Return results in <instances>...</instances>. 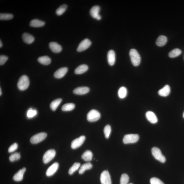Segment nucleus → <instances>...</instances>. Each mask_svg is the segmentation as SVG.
<instances>
[{
  "mask_svg": "<svg viewBox=\"0 0 184 184\" xmlns=\"http://www.w3.org/2000/svg\"><path fill=\"white\" fill-rule=\"evenodd\" d=\"M18 87L20 90L23 91L26 90L29 85V80L28 77L23 75L20 77L18 83Z\"/></svg>",
  "mask_w": 184,
  "mask_h": 184,
  "instance_id": "nucleus-1",
  "label": "nucleus"
},
{
  "mask_svg": "<svg viewBox=\"0 0 184 184\" xmlns=\"http://www.w3.org/2000/svg\"><path fill=\"white\" fill-rule=\"evenodd\" d=\"M130 56L132 64L135 67L139 66L140 64L141 58L137 51L134 49H131Z\"/></svg>",
  "mask_w": 184,
  "mask_h": 184,
  "instance_id": "nucleus-2",
  "label": "nucleus"
},
{
  "mask_svg": "<svg viewBox=\"0 0 184 184\" xmlns=\"http://www.w3.org/2000/svg\"><path fill=\"white\" fill-rule=\"evenodd\" d=\"M139 139V136L138 134H127L123 138V142L124 144L135 143L137 142Z\"/></svg>",
  "mask_w": 184,
  "mask_h": 184,
  "instance_id": "nucleus-3",
  "label": "nucleus"
},
{
  "mask_svg": "<svg viewBox=\"0 0 184 184\" xmlns=\"http://www.w3.org/2000/svg\"><path fill=\"white\" fill-rule=\"evenodd\" d=\"M152 154L155 159L162 163H164L166 161V158L159 148L156 147L152 148Z\"/></svg>",
  "mask_w": 184,
  "mask_h": 184,
  "instance_id": "nucleus-4",
  "label": "nucleus"
},
{
  "mask_svg": "<svg viewBox=\"0 0 184 184\" xmlns=\"http://www.w3.org/2000/svg\"><path fill=\"white\" fill-rule=\"evenodd\" d=\"M100 117V113L98 111L95 110H90L87 115V120L90 122H95L99 120Z\"/></svg>",
  "mask_w": 184,
  "mask_h": 184,
  "instance_id": "nucleus-5",
  "label": "nucleus"
},
{
  "mask_svg": "<svg viewBox=\"0 0 184 184\" xmlns=\"http://www.w3.org/2000/svg\"><path fill=\"white\" fill-rule=\"evenodd\" d=\"M47 134L45 132L39 133L31 138L30 141L32 144H37L44 140L47 137Z\"/></svg>",
  "mask_w": 184,
  "mask_h": 184,
  "instance_id": "nucleus-6",
  "label": "nucleus"
},
{
  "mask_svg": "<svg viewBox=\"0 0 184 184\" xmlns=\"http://www.w3.org/2000/svg\"><path fill=\"white\" fill-rule=\"evenodd\" d=\"M56 152L54 150H47L44 154L43 157V161L45 164H47L54 159L56 155Z\"/></svg>",
  "mask_w": 184,
  "mask_h": 184,
  "instance_id": "nucleus-7",
  "label": "nucleus"
},
{
  "mask_svg": "<svg viewBox=\"0 0 184 184\" xmlns=\"http://www.w3.org/2000/svg\"><path fill=\"white\" fill-rule=\"evenodd\" d=\"M100 181L101 184H112L111 177L108 171L104 170L101 173Z\"/></svg>",
  "mask_w": 184,
  "mask_h": 184,
  "instance_id": "nucleus-8",
  "label": "nucleus"
},
{
  "mask_svg": "<svg viewBox=\"0 0 184 184\" xmlns=\"http://www.w3.org/2000/svg\"><path fill=\"white\" fill-rule=\"evenodd\" d=\"M86 137L85 136H81L80 137L74 140L71 143V147L72 148L76 149L82 146L85 141Z\"/></svg>",
  "mask_w": 184,
  "mask_h": 184,
  "instance_id": "nucleus-9",
  "label": "nucleus"
},
{
  "mask_svg": "<svg viewBox=\"0 0 184 184\" xmlns=\"http://www.w3.org/2000/svg\"><path fill=\"white\" fill-rule=\"evenodd\" d=\"M91 45V42L88 39H86L80 42L77 50L78 52H82L88 48Z\"/></svg>",
  "mask_w": 184,
  "mask_h": 184,
  "instance_id": "nucleus-10",
  "label": "nucleus"
},
{
  "mask_svg": "<svg viewBox=\"0 0 184 184\" xmlns=\"http://www.w3.org/2000/svg\"><path fill=\"white\" fill-rule=\"evenodd\" d=\"M100 7L98 5L94 6L90 10V14L93 18H96L98 20L101 19V16L99 14V12L100 11Z\"/></svg>",
  "mask_w": 184,
  "mask_h": 184,
  "instance_id": "nucleus-11",
  "label": "nucleus"
},
{
  "mask_svg": "<svg viewBox=\"0 0 184 184\" xmlns=\"http://www.w3.org/2000/svg\"><path fill=\"white\" fill-rule=\"evenodd\" d=\"M59 164L57 162L53 163L49 167L46 172V175L47 177H50L53 175L59 168Z\"/></svg>",
  "mask_w": 184,
  "mask_h": 184,
  "instance_id": "nucleus-12",
  "label": "nucleus"
},
{
  "mask_svg": "<svg viewBox=\"0 0 184 184\" xmlns=\"http://www.w3.org/2000/svg\"><path fill=\"white\" fill-rule=\"evenodd\" d=\"M49 46L51 51L55 53H60L62 50V46L56 42H50L49 44Z\"/></svg>",
  "mask_w": 184,
  "mask_h": 184,
  "instance_id": "nucleus-13",
  "label": "nucleus"
},
{
  "mask_svg": "<svg viewBox=\"0 0 184 184\" xmlns=\"http://www.w3.org/2000/svg\"><path fill=\"white\" fill-rule=\"evenodd\" d=\"M68 69L67 67H62L58 69L54 73V76L57 78H63L67 73Z\"/></svg>",
  "mask_w": 184,
  "mask_h": 184,
  "instance_id": "nucleus-14",
  "label": "nucleus"
},
{
  "mask_svg": "<svg viewBox=\"0 0 184 184\" xmlns=\"http://www.w3.org/2000/svg\"><path fill=\"white\" fill-rule=\"evenodd\" d=\"M146 116L147 119L152 124H156L158 122L157 117L154 112L150 111L147 112Z\"/></svg>",
  "mask_w": 184,
  "mask_h": 184,
  "instance_id": "nucleus-15",
  "label": "nucleus"
},
{
  "mask_svg": "<svg viewBox=\"0 0 184 184\" xmlns=\"http://www.w3.org/2000/svg\"><path fill=\"white\" fill-rule=\"evenodd\" d=\"M89 88L87 87H80L75 88L73 92L75 94L77 95H83L89 93Z\"/></svg>",
  "mask_w": 184,
  "mask_h": 184,
  "instance_id": "nucleus-16",
  "label": "nucleus"
},
{
  "mask_svg": "<svg viewBox=\"0 0 184 184\" xmlns=\"http://www.w3.org/2000/svg\"><path fill=\"white\" fill-rule=\"evenodd\" d=\"M26 170V168L24 167L22 169L20 170L14 175L13 178L14 181H20L23 180L24 174Z\"/></svg>",
  "mask_w": 184,
  "mask_h": 184,
  "instance_id": "nucleus-17",
  "label": "nucleus"
},
{
  "mask_svg": "<svg viewBox=\"0 0 184 184\" xmlns=\"http://www.w3.org/2000/svg\"><path fill=\"white\" fill-rule=\"evenodd\" d=\"M116 60L115 54L113 50L108 51V64L110 66H113L115 64Z\"/></svg>",
  "mask_w": 184,
  "mask_h": 184,
  "instance_id": "nucleus-18",
  "label": "nucleus"
},
{
  "mask_svg": "<svg viewBox=\"0 0 184 184\" xmlns=\"http://www.w3.org/2000/svg\"><path fill=\"white\" fill-rule=\"evenodd\" d=\"M170 88L168 85H166L164 87L160 90L158 91V94L162 97H166L170 94Z\"/></svg>",
  "mask_w": 184,
  "mask_h": 184,
  "instance_id": "nucleus-19",
  "label": "nucleus"
},
{
  "mask_svg": "<svg viewBox=\"0 0 184 184\" xmlns=\"http://www.w3.org/2000/svg\"><path fill=\"white\" fill-rule=\"evenodd\" d=\"M22 38L24 41L28 44L32 43L34 40V37L27 33H24L23 34Z\"/></svg>",
  "mask_w": 184,
  "mask_h": 184,
  "instance_id": "nucleus-20",
  "label": "nucleus"
},
{
  "mask_svg": "<svg viewBox=\"0 0 184 184\" xmlns=\"http://www.w3.org/2000/svg\"><path fill=\"white\" fill-rule=\"evenodd\" d=\"M45 24V22L38 19L32 20L30 22V26L34 27H40L44 26Z\"/></svg>",
  "mask_w": 184,
  "mask_h": 184,
  "instance_id": "nucleus-21",
  "label": "nucleus"
},
{
  "mask_svg": "<svg viewBox=\"0 0 184 184\" xmlns=\"http://www.w3.org/2000/svg\"><path fill=\"white\" fill-rule=\"evenodd\" d=\"M88 66L86 64H82L78 66L75 69L74 72L76 74H80L85 72L88 70Z\"/></svg>",
  "mask_w": 184,
  "mask_h": 184,
  "instance_id": "nucleus-22",
  "label": "nucleus"
},
{
  "mask_svg": "<svg viewBox=\"0 0 184 184\" xmlns=\"http://www.w3.org/2000/svg\"><path fill=\"white\" fill-rule=\"evenodd\" d=\"M38 61L40 64L45 65H49L51 62V59L47 56L39 57L38 59Z\"/></svg>",
  "mask_w": 184,
  "mask_h": 184,
  "instance_id": "nucleus-23",
  "label": "nucleus"
},
{
  "mask_svg": "<svg viewBox=\"0 0 184 184\" xmlns=\"http://www.w3.org/2000/svg\"><path fill=\"white\" fill-rule=\"evenodd\" d=\"M166 37L163 35L160 36L156 40V45L159 47H162L166 44L167 42Z\"/></svg>",
  "mask_w": 184,
  "mask_h": 184,
  "instance_id": "nucleus-24",
  "label": "nucleus"
},
{
  "mask_svg": "<svg viewBox=\"0 0 184 184\" xmlns=\"http://www.w3.org/2000/svg\"><path fill=\"white\" fill-rule=\"evenodd\" d=\"M93 154L91 151L87 150L85 152L82 156V158L85 161H91L93 158Z\"/></svg>",
  "mask_w": 184,
  "mask_h": 184,
  "instance_id": "nucleus-25",
  "label": "nucleus"
},
{
  "mask_svg": "<svg viewBox=\"0 0 184 184\" xmlns=\"http://www.w3.org/2000/svg\"><path fill=\"white\" fill-rule=\"evenodd\" d=\"M62 101V99L59 98L53 101L50 104V108L53 111H55L57 109V108L59 106L60 103Z\"/></svg>",
  "mask_w": 184,
  "mask_h": 184,
  "instance_id": "nucleus-26",
  "label": "nucleus"
},
{
  "mask_svg": "<svg viewBox=\"0 0 184 184\" xmlns=\"http://www.w3.org/2000/svg\"><path fill=\"white\" fill-rule=\"evenodd\" d=\"M92 167H93V165L91 163L84 164L81 166L80 170L79 171V173L80 174H83L85 170H90Z\"/></svg>",
  "mask_w": 184,
  "mask_h": 184,
  "instance_id": "nucleus-27",
  "label": "nucleus"
},
{
  "mask_svg": "<svg viewBox=\"0 0 184 184\" xmlns=\"http://www.w3.org/2000/svg\"><path fill=\"white\" fill-rule=\"evenodd\" d=\"M75 107L74 104L72 103H68L64 105L62 107V110L63 111H70L73 110Z\"/></svg>",
  "mask_w": 184,
  "mask_h": 184,
  "instance_id": "nucleus-28",
  "label": "nucleus"
},
{
  "mask_svg": "<svg viewBox=\"0 0 184 184\" xmlns=\"http://www.w3.org/2000/svg\"><path fill=\"white\" fill-rule=\"evenodd\" d=\"M127 90L124 87H122L119 88L118 91V95L119 98L124 99L127 95Z\"/></svg>",
  "mask_w": 184,
  "mask_h": 184,
  "instance_id": "nucleus-29",
  "label": "nucleus"
},
{
  "mask_svg": "<svg viewBox=\"0 0 184 184\" xmlns=\"http://www.w3.org/2000/svg\"><path fill=\"white\" fill-rule=\"evenodd\" d=\"M181 50L179 49L176 48L171 51L169 53L168 55L170 58H174L179 56V55L181 54Z\"/></svg>",
  "mask_w": 184,
  "mask_h": 184,
  "instance_id": "nucleus-30",
  "label": "nucleus"
},
{
  "mask_svg": "<svg viewBox=\"0 0 184 184\" xmlns=\"http://www.w3.org/2000/svg\"><path fill=\"white\" fill-rule=\"evenodd\" d=\"M67 8V5L66 4L62 5L57 9L56 14L58 16L62 15L65 12Z\"/></svg>",
  "mask_w": 184,
  "mask_h": 184,
  "instance_id": "nucleus-31",
  "label": "nucleus"
},
{
  "mask_svg": "<svg viewBox=\"0 0 184 184\" xmlns=\"http://www.w3.org/2000/svg\"><path fill=\"white\" fill-rule=\"evenodd\" d=\"M80 164L79 163H75L69 169V174L70 175H72L75 171L78 170L80 167Z\"/></svg>",
  "mask_w": 184,
  "mask_h": 184,
  "instance_id": "nucleus-32",
  "label": "nucleus"
},
{
  "mask_svg": "<svg viewBox=\"0 0 184 184\" xmlns=\"http://www.w3.org/2000/svg\"><path fill=\"white\" fill-rule=\"evenodd\" d=\"M14 18L13 15L9 14H0L1 20H12Z\"/></svg>",
  "mask_w": 184,
  "mask_h": 184,
  "instance_id": "nucleus-33",
  "label": "nucleus"
},
{
  "mask_svg": "<svg viewBox=\"0 0 184 184\" xmlns=\"http://www.w3.org/2000/svg\"><path fill=\"white\" fill-rule=\"evenodd\" d=\"M21 156L19 153L16 152L13 154L9 156V159L11 162H14L20 159Z\"/></svg>",
  "mask_w": 184,
  "mask_h": 184,
  "instance_id": "nucleus-34",
  "label": "nucleus"
},
{
  "mask_svg": "<svg viewBox=\"0 0 184 184\" xmlns=\"http://www.w3.org/2000/svg\"><path fill=\"white\" fill-rule=\"evenodd\" d=\"M129 178L127 174H122L121 175L120 179V184H128Z\"/></svg>",
  "mask_w": 184,
  "mask_h": 184,
  "instance_id": "nucleus-35",
  "label": "nucleus"
},
{
  "mask_svg": "<svg viewBox=\"0 0 184 184\" xmlns=\"http://www.w3.org/2000/svg\"><path fill=\"white\" fill-rule=\"evenodd\" d=\"M111 132V127L110 125H107L105 127L104 129V132L105 136V137L106 139H108L109 138L110 133Z\"/></svg>",
  "mask_w": 184,
  "mask_h": 184,
  "instance_id": "nucleus-36",
  "label": "nucleus"
},
{
  "mask_svg": "<svg viewBox=\"0 0 184 184\" xmlns=\"http://www.w3.org/2000/svg\"><path fill=\"white\" fill-rule=\"evenodd\" d=\"M150 183L151 184H164L159 178L156 177H153L151 178Z\"/></svg>",
  "mask_w": 184,
  "mask_h": 184,
  "instance_id": "nucleus-37",
  "label": "nucleus"
},
{
  "mask_svg": "<svg viewBox=\"0 0 184 184\" xmlns=\"http://www.w3.org/2000/svg\"><path fill=\"white\" fill-rule=\"evenodd\" d=\"M18 145L17 143H14L9 147L8 152L9 153L14 152L17 150Z\"/></svg>",
  "mask_w": 184,
  "mask_h": 184,
  "instance_id": "nucleus-38",
  "label": "nucleus"
},
{
  "mask_svg": "<svg viewBox=\"0 0 184 184\" xmlns=\"http://www.w3.org/2000/svg\"><path fill=\"white\" fill-rule=\"evenodd\" d=\"M37 114V112L35 110L30 109L27 112V116L29 118H31Z\"/></svg>",
  "mask_w": 184,
  "mask_h": 184,
  "instance_id": "nucleus-39",
  "label": "nucleus"
},
{
  "mask_svg": "<svg viewBox=\"0 0 184 184\" xmlns=\"http://www.w3.org/2000/svg\"><path fill=\"white\" fill-rule=\"evenodd\" d=\"M8 59V57L5 55H2L0 56V64L3 65L7 62Z\"/></svg>",
  "mask_w": 184,
  "mask_h": 184,
  "instance_id": "nucleus-40",
  "label": "nucleus"
},
{
  "mask_svg": "<svg viewBox=\"0 0 184 184\" xmlns=\"http://www.w3.org/2000/svg\"><path fill=\"white\" fill-rule=\"evenodd\" d=\"M2 46L3 44L2 43L1 40V41H0V47L1 48L2 47Z\"/></svg>",
  "mask_w": 184,
  "mask_h": 184,
  "instance_id": "nucleus-41",
  "label": "nucleus"
},
{
  "mask_svg": "<svg viewBox=\"0 0 184 184\" xmlns=\"http://www.w3.org/2000/svg\"><path fill=\"white\" fill-rule=\"evenodd\" d=\"M2 95V92H1V88H0V95Z\"/></svg>",
  "mask_w": 184,
  "mask_h": 184,
  "instance_id": "nucleus-42",
  "label": "nucleus"
},
{
  "mask_svg": "<svg viewBox=\"0 0 184 184\" xmlns=\"http://www.w3.org/2000/svg\"><path fill=\"white\" fill-rule=\"evenodd\" d=\"M183 118H184V112L183 113Z\"/></svg>",
  "mask_w": 184,
  "mask_h": 184,
  "instance_id": "nucleus-43",
  "label": "nucleus"
},
{
  "mask_svg": "<svg viewBox=\"0 0 184 184\" xmlns=\"http://www.w3.org/2000/svg\"><path fill=\"white\" fill-rule=\"evenodd\" d=\"M132 184V183H129V184Z\"/></svg>",
  "mask_w": 184,
  "mask_h": 184,
  "instance_id": "nucleus-44",
  "label": "nucleus"
}]
</instances>
